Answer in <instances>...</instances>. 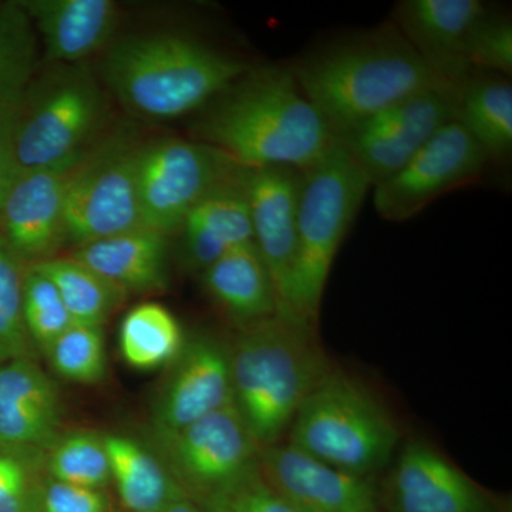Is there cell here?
Returning <instances> with one entry per match:
<instances>
[{"instance_id":"1","label":"cell","mask_w":512,"mask_h":512,"mask_svg":"<svg viewBox=\"0 0 512 512\" xmlns=\"http://www.w3.org/2000/svg\"><path fill=\"white\" fill-rule=\"evenodd\" d=\"M194 136L245 168L305 171L333 144L289 64L249 67L202 109Z\"/></svg>"},{"instance_id":"2","label":"cell","mask_w":512,"mask_h":512,"mask_svg":"<svg viewBox=\"0 0 512 512\" xmlns=\"http://www.w3.org/2000/svg\"><path fill=\"white\" fill-rule=\"evenodd\" d=\"M289 66L333 138L412 94L451 87L431 72L393 20L326 43Z\"/></svg>"},{"instance_id":"3","label":"cell","mask_w":512,"mask_h":512,"mask_svg":"<svg viewBox=\"0 0 512 512\" xmlns=\"http://www.w3.org/2000/svg\"><path fill=\"white\" fill-rule=\"evenodd\" d=\"M228 352L234 406L261 447L279 443L309 394L335 369L316 328L279 312L241 328Z\"/></svg>"},{"instance_id":"4","label":"cell","mask_w":512,"mask_h":512,"mask_svg":"<svg viewBox=\"0 0 512 512\" xmlns=\"http://www.w3.org/2000/svg\"><path fill=\"white\" fill-rule=\"evenodd\" d=\"M249 69L195 37L128 36L107 49L101 77L131 113L173 120L204 109Z\"/></svg>"},{"instance_id":"5","label":"cell","mask_w":512,"mask_h":512,"mask_svg":"<svg viewBox=\"0 0 512 512\" xmlns=\"http://www.w3.org/2000/svg\"><path fill=\"white\" fill-rule=\"evenodd\" d=\"M370 188L335 140L301 171L295 259L279 313L316 328L333 262Z\"/></svg>"},{"instance_id":"6","label":"cell","mask_w":512,"mask_h":512,"mask_svg":"<svg viewBox=\"0 0 512 512\" xmlns=\"http://www.w3.org/2000/svg\"><path fill=\"white\" fill-rule=\"evenodd\" d=\"M399 437L382 403L333 369L296 413L286 443L343 473L375 477L392 460Z\"/></svg>"},{"instance_id":"7","label":"cell","mask_w":512,"mask_h":512,"mask_svg":"<svg viewBox=\"0 0 512 512\" xmlns=\"http://www.w3.org/2000/svg\"><path fill=\"white\" fill-rule=\"evenodd\" d=\"M103 89L86 64H55L29 84L15 127L16 174L79 163L106 116Z\"/></svg>"},{"instance_id":"8","label":"cell","mask_w":512,"mask_h":512,"mask_svg":"<svg viewBox=\"0 0 512 512\" xmlns=\"http://www.w3.org/2000/svg\"><path fill=\"white\" fill-rule=\"evenodd\" d=\"M244 167L201 141L165 138L140 144L137 190L143 227L163 234L178 231L192 208Z\"/></svg>"},{"instance_id":"9","label":"cell","mask_w":512,"mask_h":512,"mask_svg":"<svg viewBox=\"0 0 512 512\" xmlns=\"http://www.w3.org/2000/svg\"><path fill=\"white\" fill-rule=\"evenodd\" d=\"M138 147L116 138L93 147L74 165L64 205L66 241L79 248L144 228L137 190Z\"/></svg>"},{"instance_id":"10","label":"cell","mask_w":512,"mask_h":512,"mask_svg":"<svg viewBox=\"0 0 512 512\" xmlns=\"http://www.w3.org/2000/svg\"><path fill=\"white\" fill-rule=\"evenodd\" d=\"M457 92L434 87L397 101L333 138L372 188L400 170L456 117Z\"/></svg>"},{"instance_id":"11","label":"cell","mask_w":512,"mask_h":512,"mask_svg":"<svg viewBox=\"0 0 512 512\" xmlns=\"http://www.w3.org/2000/svg\"><path fill=\"white\" fill-rule=\"evenodd\" d=\"M490 160L456 120L440 128L392 177L373 187L383 220L403 222L431 202L483 177Z\"/></svg>"},{"instance_id":"12","label":"cell","mask_w":512,"mask_h":512,"mask_svg":"<svg viewBox=\"0 0 512 512\" xmlns=\"http://www.w3.org/2000/svg\"><path fill=\"white\" fill-rule=\"evenodd\" d=\"M160 439L168 470L192 501L244 476L258 463L261 450L234 404Z\"/></svg>"},{"instance_id":"13","label":"cell","mask_w":512,"mask_h":512,"mask_svg":"<svg viewBox=\"0 0 512 512\" xmlns=\"http://www.w3.org/2000/svg\"><path fill=\"white\" fill-rule=\"evenodd\" d=\"M387 512H501L493 495L427 444H407L379 490Z\"/></svg>"},{"instance_id":"14","label":"cell","mask_w":512,"mask_h":512,"mask_svg":"<svg viewBox=\"0 0 512 512\" xmlns=\"http://www.w3.org/2000/svg\"><path fill=\"white\" fill-rule=\"evenodd\" d=\"M258 467L296 512H382L375 478L343 473L289 443L261 447Z\"/></svg>"},{"instance_id":"15","label":"cell","mask_w":512,"mask_h":512,"mask_svg":"<svg viewBox=\"0 0 512 512\" xmlns=\"http://www.w3.org/2000/svg\"><path fill=\"white\" fill-rule=\"evenodd\" d=\"M76 164L16 174L0 210V237L20 262L46 261L66 241L64 205Z\"/></svg>"},{"instance_id":"16","label":"cell","mask_w":512,"mask_h":512,"mask_svg":"<svg viewBox=\"0 0 512 512\" xmlns=\"http://www.w3.org/2000/svg\"><path fill=\"white\" fill-rule=\"evenodd\" d=\"M488 12L480 0H404L392 20L431 72L457 89L473 73L468 43Z\"/></svg>"},{"instance_id":"17","label":"cell","mask_w":512,"mask_h":512,"mask_svg":"<svg viewBox=\"0 0 512 512\" xmlns=\"http://www.w3.org/2000/svg\"><path fill=\"white\" fill-rule=\"evenodd\" d=\"M242 185L247 194L252 241L274 282L279 312L295 259L301 171L279 165L244 167Z\"/></svg>"},{"instance_id":"18","label":"cell","mask_w":512,"mask_h":512,"mask_svg":"<svg viewBox=\"0 0 512 512\" xmlns=\"http://www.w3.org/2000/svg\"><path fill=\"white\" fill-rule=\"evenodd\" d=\"M156 407L160 436L234 404L228 346L211 338L185 343Z\"/></svg>"},{"instance_id":"19","label":"cell","mask_w":512,"mask_h":512,"mask_svg":"<svg viewBox=\"0 0 512 512\" xmlns=\"http://www.w3.org/2000/svg\"><path fill=\"white\" fill-rule=\"evenodd\" d=\"M59 426V393L32 357L0 363V450H45L56 443Z\"/></svg>"},{"instance_id":"20","label":"cell","mask_w":512,"mask_h":512,"mask_svg":"<svg viewBox=\"0 0 512 512\" xmlns=\"http://www.w3.org/2000/svg\"><path fill=\"white\" fill-rule=\"evenodd\" d=\"M53 64H79L109 45L119 23L111 0H23Z\"/></svg>"},{"instance_id":"21","label":"cell","mask_w":512,"mask_h":512,"mask_svg":"<svg viewBox=\"0 0 512 512\" xmlns=\"http://www.w3.org/2000/svg\"><path fill=\"white\" fill-rule=\"evenodd\" d=\"M242 171L202 198L178 229L185 262L195 271H204L229 249L254 242Z\"/></svg>"},{"instance_id":"22","label":"cell","mask_w":512,"mask_h":512,"mask_svg":"<svg viewBox=\"0 0 512 512\" xmlns=\"http://www.w3.org/2000/svg\"><path fill=\"white\" fill-rule=\"evenodd\" d=\"M72 258L123 292H151L168 281L167 237L137 228L76 248Z\"/></svg>"},{"instance_id":"23","label":"cell","mask_w":512,"mask_h":512,"mask_svg":"<svg viewBox=\"0 0 512 512\" xmlns=\"http://www.w3.org/2000/svg\"><path fill=\"white\" fill-rule=\"evenodd\" d=\"M201 275L212 301L241 328L278 313L274 282L254 242L229 249Z\"/></svg>"},{"instance_id":"24","label":"cell","mask_w":512,"mask_h":512,"mask_svg":"<svg viewBox=\"0 0 512 512\" xmlns=\"http://www.w3.org/2000/svg\"><path fill=\"white\" fill-rule=\"evenodd\" d=\"M454 120L473 137L490 163L505 160L512 147V86L503 76L473 72L457 87Z\"/></svg>"},{"instance_id":"25","label":"cell","mask_w":512,"mask_h":512,"mask_svg":"<svg viewBox=\"0 0 512 512\" xmlns=\"http://www.w3.org/2000/svg\"><path fill=\"white\" fill-rule=\"evenodd\" d=\"M111 480L128 512H163L168 504L187 495L168 467L128 437H103Z\"/></svg>"},{"instance_id":"26","label":"cell","mask_w":512,"mask_h":512,"mask_svg":"<svg viewBox=\"0 0 512 512\" xmlns=\"http://www.w3.org/2000/svg\"><path fill=\"white\" fill-rule=\"evenodd\" d=\"M33 266L55 284L74 325L101 328L126 293L72 256L46 259Z\"/></svg>"},{"instance_id":"27","label":"cell","mask_w":512,"mask_h":512,"mask_svg":"<svg viewBox=\"0 0 512 512\" xmlns=\"http://www.w3.org/2000/svg\"><path fill=\"white\" fill-rule=\"evenodd\" d=\"M183 348L180 323L158 303L136 306L121 323V355L134 369H156L177 359Z\"/></svg>"},{"instance_id":"28","label":"cell","mask_w":512,"mask_h":512,"mask_svg":"<svg viewBox=\"0 0 512 512\" xmlns=\"http://www.w3.org/2000/svg\"><path fill=\"white\" fill-rule=\"evenodd\" d=\"M36 63L35 26L19 2H0V107L22 99Z\"/></svg>"},{"instance_id":"29","label":"cell","mask_w":512,"mask_h":512,"mask_svg":"<svg viewBox=\"0 0 512 512\" xmlns=\"http://www.w3.org/2000/svg\"><path fill=\"white\" fill-rule=\"evenodd\" d=\"M50 478L79 487L101 490L111 481L109 457L103 439L76 433L50 447L47 460Z\"/></svg>"},{"instance_id":"30","label":"cell","mask_w":512,"mask_h":512,"mask_svg":"<svg viewBox=\"0 0 512 512\" xmlns=\"http://www.w3.org/2000/svg\"><path fill=\"white\" fill-rule=\"evenodd\" d=\"M23 319L30 342L45 352L74 325L55 284L33 265L23 272Z\"/></svg>"},{"instance_id":"31","label":"cell","mask_w":512,"mask_h":512,"mask_svg":"<svg viewBox=\"0 0 512 512\" xmlns=\"http://www.w3.org/2000/svg\"><path fill=\"white\" fill-rule=\"evenodd\" d=\"M46 352L57 375L70 382L93 384L106 373V348L101 328L70 326Z\"/></svg>"},{"instance_id":"32","label":"cell","mask_w":512,"mask_h":512,"mask_svg":"<svg viewBox=\"0 0 512 512\" xmlns=\"http://www.w3.org/2000/svg\"><path fill=\"white\" fill-rule=\"evenodd\" d=\"M23 319V272L20 261L0 237V363L30 357Z\"/></svg>"},{"instance_id":"33","label":"cell","mask_w":512,"mask_h":512,"mask_svg":"<svg viewBox=\"0 0 512 512\" xmlns=\"http://www.w3.org/2000/svg\"><path fill=\"white\" fill-rule=\"evenodd\" d=\"M201 512H296L254 468L234 483L195 501Z\"/></svg>"},{"instance_id":"34","label":"cell","mask_w":512,"mask_h":512,"mask_svg":"<svg viewBox=\"0 0 512 512\" xmlns=\"http://www.w3.org/2000/svg\"><path fill=\"white\" fill-rule=\"evenodd\" d=\"M467 62L473 72L510 76L512 73V26L505 16L488 12L471 35Z\"/></svg>"},{"instance_id":"35","label":"cell","mask_w":512,"mask_h":512,"mask_svg":"<svg viewBox=\"0 0 512 512\" xmlns=\"http://www.w3.org/2000/svg\"><path fill=\"white\" fill-rule=\"evenodd\" d=\"M30 456L0 450V512H42L43 484Z\"/></svg>"},{"instance_id":"36","label":"cell","mask_w":512,"mask_h":512,"mask_svg":"<svg viewBox=\"0 0 512 512\" xmlns=\"http://www.w3.org/2000/svg\"><path fill=\"white\" fill-rule=\"evenodd\" d=\"M106 495L101 490L49 480L43 483L42 512H107Z\"/></svg>"},{"instance_id":"37","label":"cell","mask_w":512,"mask_h":512,"mask_svg":"<svg viewBox=\"0 0 512 512\" xmlns=\"http://www.w3.org/2000/svg\"><path fill=\"white\" fill-rule=\"evenodd\" d=\"M20 100L0 107V210L10 185L16 177L13 141H15Z\"/></svg>"},{"instance_id":"38","label":"cell","mask_w":512,"mask_h":512,"mask_svg":"<svg viewBox=\"0 0 512 512\" xmlns=\"http://www.w3.org/2000/svg\"><path fill=\"white\" fill-rule=\"evenodd\" d=\"M163 512H201L200 507L192 501L188 495L177 498L173 503L167 505Z\"/></svg>"}]
</instances>
